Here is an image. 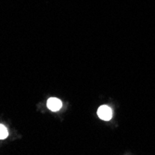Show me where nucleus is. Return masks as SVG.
Returning a JSON list of instances; mask_svg holds the SVG:
<instances>
[{
	"label": "nucleus",
	"instance_id": "nucleus-3",
	"mask_svg": "<svg viewBox=\"0 0 155 155\" xmlns=\"http://www.w3.org/2000/svg\"><path fill=\"white\" fill-rule=\"evenodd\" d=\"M8 136V129L5 125L0 124V139H4L7 138V137Z\"/></svg>",
	"mask_w": 155,
	"mask_h": 155
},
{
	"label": "nucleus",
	"instance_id": "nucleus-2",
	"mask_svg": "<svg viewBox=\"0 0 155 155\" xmlns=\"http://www.w3.org/2000/svg\"><path fill=\"white\" fill-rule=\"evenodd\" d=\"M62 106L61 101L57 97H50L48 101V108L51 110V111H58L61 110Z\"/></svg>",
	"mask_w": 155,
	"mask_h": 155
},
{
	"label": "nucleus",
	"instance_id": "nucleus-1",
	"mask_svg": "<svg viewBox=\"0 0 155 155\" xmlns=\"http://www.w3.org/2000/svg\"><path fill=\"white\" fill-rule=\"evenodd\" d=\"M97 115L101 119L104 120V121H109L111 119L112 117V111L111 109L109 106L106 105H102L98 108L97 110Z\"/></svg>",
	"mask_w": 155,
	"mask_h": 155
}]
</instances>
